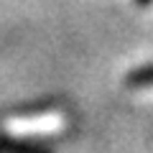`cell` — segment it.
<instances>
[{"label": "cell", "instance_id": "6da1fadb", "mask_svg": "<svg viewBox=\"0 0 153 153\" xmlns=\"http://www.w3.org/2000/svg\"><path fill=\"white\" fill-rule=\"evenodd\" d=\"M0 153H54V151L46 148L44 143H36V140H23V138H13V135H0Z\"/></svg>", "mask_w": 153, "mask_h": 153}, {"label": "cell", "instance_id": "7a4b0ae2", "mask_svg": "<svg viewBox=\"0 0 153 153\" xmlns=\"http://www.w3.org/2000/svg\"><path fill=\"white\" fill-rule=\"evenodd\" d=\"M135 3H138V5H140V8H148V5H151V3H153V0H135Z\"/></svg>", "mask_w": 153, "mask_h": 153}]
</instances>
